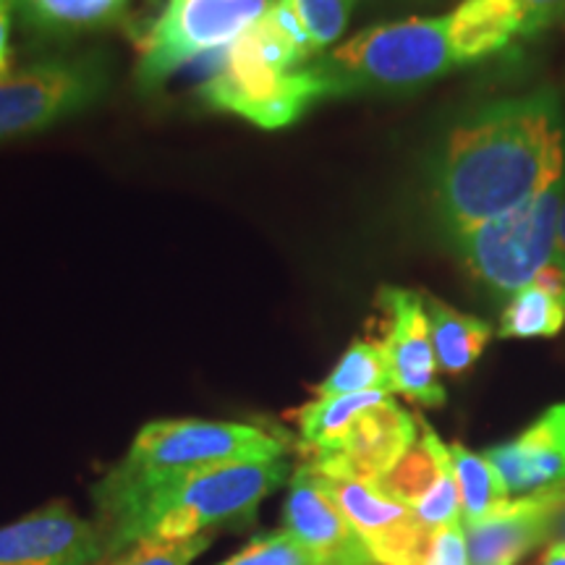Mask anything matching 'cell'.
<instances>
[{
    "instance_id": "30bf717a",
    "label": "cell",
    "mask_w": 565,
    "mask_h": 565,
    "mask_svg": "<svg viewBox=\"0 0 565 565\" xmlns=\"http://www.w3.org/2000/svg\"><path fill=\"white\" fill-rule=\"evenodd\" d=\"M377 307L387 320L383 345L393 372V391L424 408L445 406L448 395L437 374L440 366L424 309V294L385 286L377 294Z\"/></svg>"
},
{
    "instance_id": "4fadbf2b",
    "label": "cell",
    "mask_w": 565,
    "mask_h": 565,
    "mask_svg": "<svg viewBox=\"0 0 565 565\" xmlns=\"http://www.w3.org/2000/svg\"><path fill=\"white\" fill-rule=\"evenodd\" d=\"M374 484L385 494L412 508L429 534L461 524V494H458L450 448L422 416L416 443Z\"/></svg>"
},
{
    "instance_id": "52a82bcc",
    "label": "cell",
    "mask_w": 565,
    "mask_h": 565,
    "mask_svg": "<svg viewBox=\"0 0 565 565\" xmlns=\"http://www.w3.org/2000/svg\"><path fill=\"white\" fill-rule=\"evenodd\" d=\"M110 87L100 51L55 55L0 82V141L30 137L89 110Z\"/></svg>"
},
{
    "instance_id": "ba28073f",
    "label": "cell",
    "mask_w": 565,
    "mask_h": 565,
    "mask_svg": "<svg viewBox=\"0 0 565 565\" xmlns=\"http://www.w3.org/2000/svg\"><path fill=\"white\" fill-rule=\"evenodd\" d=\"M270 3L273 0H166L141 42L137 84L152 92L186 63L225 51L238 34L265 17Z\"/></svg>"
},
{
    "instance_id": "8992f818",
    "label": "cell",
    "mask_w": 565,
    "mask_h": 565,
    "mask_svg": "<svg viewBox=\"0 0 565 565\" xmlns=\"http://www.w3.org/2000/svg\"><path fill=\"white\" fill-rule=\"evenodd\" d=\"M565 175L505 215L450 238L471 278L492 296H511L553 263Z\"/></svg>"
},
{
    "instance_id": "d6986e66",
    "label": "cell",
    "mask_w": 565,
    "mask_h": 565,
    "mask_svg": "<svg viewBox=\"0 0 565 565\" xmlns=\"http://www.w3.org/2000/svg\"><path fill=\"white\" fill-rule=\"evenodd\" d=\"M424 309L429 317V333L437 366L445 374H463L475 366L490 345L494 330L490 322L479 320L475 315L458 312L437 296L424 294Z\"/></svg>"
},
{
    "instance_id": "83f0119b",
    "label": "cell",
    "mask_w": 565,
    "mask_h": 565,
    "mask_svg": "<svg viewBox=\"0 0 565 565\" xmlns=\"http://www.w3.org/2000/svg\"><path fill=\"white\" fill-rule=\"evenodd\" d=\"M524 6L526 38H536V34L547 32L557 21L565 19V0H519Z\"/></svg>"
},
{
    "instance_id": "6da1fadb",
    "label": "cell",
    "mask_w": 565,
    "mask_h": 565,
    "mask_svg": "<svg viewBox=\"0 0 565 565\" xmlns=\"http://www.w3.org/2000/svg\"><path fill=\"white\" fill-rule=\"evenodd\" d=\"M565 175V118L555 92L479 105L445 134L429 171L450 238L505 215Z\"/></svg>"
},
{
    "instance_id": "9c48e42d",
    "label": "cell",
    "mask_w": 565,
    "mask_h": 565,
    "mask_svg": "<svg viewBox=\"0 0 565 565\" xmlns=\"http://www.w3.org/2000/svg\"><path fill=\"white\" fill-rule=\"evenodd\" d=\"M317 477L362 536L374 565H427L435 534L422 526L412 508L364 479L328 477L320 471Z\"/></svg>"
},
{
    "instance_id": "3957f363",
    "label": "cell",
    "mask_w": 565,
    "mask_h": 565,
    "mask_svg": "<svg viewBox=\"0 0 565 565\" xmlns=\"http://www.w3.org/2000/svg\"><path fill=\"white\" fill-rule=\"evenodd\" d=\"M200 97L207 108L233 113L259 129H282L299 121L315 103L330 100L333 92L265 11L217 55Z\"/></svg>"
},
{
    "instance_id": "f546056e",
    "label": "cell",
    "mask_w": 565,
    "mask_h": 565,
    "mask_svg": "<svg viewBox=\"0 0 565 565\" xmlns=\"http://www.w3.org/2000/svg\"><path fill=\"white\" fill-rule=\"evenodd\" d=\"M553 263L565 270V186H563V202H561V215H557V238H555V252Z\"/></svg>"
},
{
    "instance_id": "4dcf8cb0",
    "label": "cell",
    "mask_w": 565,
    "mask_h": 565,
    "mask_svg": "<svg viewBox=\"0 0 565 565\" xmlns=\"http://www.w3.org/2000/svg\"><path fill=\"white\" fill-rule=\"evenodd\" d=\"M542 565H565V542H553L542 555Z\"/></svg>"
},
{
    "instance_id": "7402d4cb",
    "label": "cell",
    "mask_w": 565,
    "mask_h": 565,
    "mask_svg": "<svg viewBox=\"0 0 565 565\" xmlns=\"http://www.w3.org/2000/svg\"><path fill=\"white\" fill-rule=\"evenodd\" d=\"M448 448L454 458L458 494H461V521L463 526H469L503 505L511 492L484 454H475L463 443H450Z\"/></svg>"
},
{
    "instance_id": "2e32d148",
    "label": "cell",
    "mask_w": 565,
    "mask_h": 565,
    "mask_svg": "<svg viewBox=\"0 0 565 565\" xmlns=\"http://www.w3.org/2000/svg\"><path fill=\"white\" fill-rule=\"evenodd\" d=\"M511 494L565 482V401L550 406L513 440L484 450Z\"/></svg>"
},
{
    "instance_id": "d4e9b609",
    "label": "cell",
    "mask_w": 565,
    "mask_h": 565,
    "mask_svg": "<svg viewBox=\"0 0 565 565\" xmlns=\"http://www.w3.org/2000/svg\"><path fill=\"white\" fill-rule=\"evenodd\" d=\"M217 565H317L286 526L254 536L249 545Z\"/></svg>"
},
{
    "instance_id": "f1b7e54d",
    "label": "cell",
    "mask_w": 565,
    "mask_h": 565,
    "mask_svg": "<svg viewBox=\"0 0 565 565\" xmlns=\"http://www.w3.org/2000/svg\"><path fill=\"white\" fill-rule=\"evenodd\" d=\"M11 11H13V6H0V82L9 79L11 68H13Z\"/></svg>"
},
{
    "instance_id": "e0dca14e",
    "label": "cell",
    "mask_w": 565,
    "mask_h": 565,
    "mask_svg": "<svg viewBox=\"0 0 565 565\" xmlns=\"http://www.w3.org/2000/svg\"><path fill=\"white\" fill-rule=\"evenodd\" d=\"M526 13L519 0H461L448 13V42L456 66L484 61L524 34Z\"/></svg>"
},
{
    "instance_id": "9a60e30c",
    "label": "cell",
    "mask_w": 565,
    "mask_h": 565,
    "mask_svg": "<svg viewBox=\"0 0 565 565\" xmlns=\"http://www.w3.org/2000/svg\"><path fill=\"white\" fill-rule=\"evenodd\" d=\"M419 437V416L395 404L393 395L364 408L351 424L349 435L335 454L320 461H303L328 477H353L380 482L408 454Z\"/></svg>"
},
{
    "instance_id": "603a6c76",
    "label": "cell",
    "mask_w": 565,
    "mask_h": 565,
    "mask_svg": "<svg viewBox=\"0 0 565 565\" xmlns=\"http://www.w3.org/2000/svg\"><path fill=\"white\" fill-rule=\"evenodd\" d=\"M565 328V299L542 291L534 282L515 291L500 315V338H555Z\"/></svg>"
},
{
    "instance_id": "ac0fdd59",
    "label": "cell",
    "mask_w": 565,
    "mask_h": 565,
    "mask_svg": "<svg viewBox=\"0 0 565 565\" xmlns=\"http://www.w3.org/2000/svg\"><path fill=\"white\" fill-rule=\"evenodd\" d=\"M131 0H13L21 26L34 40L68 42L118 24Z\"/></svg>"
},
{
    "instance_id": "44dd1931",
    "label": "cell",
    "mask_w": 565,
    "mask_h": 565,
    "mask_svg": "<svg viewBox=\"0 0 565 565\" xmlns=\"http://www.w3.org/2000/svg\"><path fill=\"white\" fill-rule=\"evenodd\" d=\"M370 391H393V372L387 362V351L383 341L374 338H362L353 341L338 364L330 370L328 377L320 385H315L317 398H333V395H353Z\"/></svg>"
},
{
    "instance_id": "ffe728a7",
    "label": "cell",
    "mask_w": 565,
    "mask_h": 565,
    "mask_svg": "<svg viewBox=\"0 0 565 565\" xmlns=\"http://www.w3.org/2000/svg\"><path fill=\"white\" fill-rule=\"evenodd\" d=\"M391 393L370 391V393H353V395H333V398H315L303 404L294 414L296 427H299V443L303 458L309 463L320 461V458L335 454L341 443L349 435L351 424L356 416L380 401H385Z\"/></svg>"
},
{
    "instance_id": "5b68a950",
    "label": "cell",
    "mask_w": 565,
    "mask_h": 565,
    "mask_svg": "<svg viewBox=\"0 0 565 565\" xmlns=\"http://www.w3.org/2000/svg\"><path fill=\"white\" fill-rule=\"evenodd\" d=\"M286 450L282 437L254 424L158 419L139 429L129 454L108 477L118 482H152L210 466L273 461L286 458Z\"/></svg>"
},
{
    "instance_id": "8fae6325",
    "label": "cell",
    "mask_w": 565,
    "mask_h": 565,
    "mask_svg": "<svg viewBox=\"0 0 565 565\" xmlns=\"http://www.w3.org/2000/svg\"><path fill=\"white\" fill-rule=\"evenodd\" d=\"M565 511V482L515 494L484 519L463 526L469 565H515L553 540Z\"/></svg>"
},
{
    "instance_id": "7c38bea8",
    "label": "cell",
    "mask_w": 565,
    "mask_h": 565,
    "mask_svg": "<svg viewBox=\"0 0 565 565\" xmlns=\"http://www.w3.org/2000/svg\"><path fill=\"white\" fill-rule=\"evenodd\" d=\"M108 557L100 524L63 500L0 526V565H97Z\"/></svg>"
},
{
    "instance_id": "5bb4252c",
    "label": "cell",
    "mask_w": 565,
    "mask_h": 565,
    "mask_svg": "<svg viewBox=\"0 0 565 565\" xmlns=\"http://www.w3.org/2000/svg\"><path fill=\"white\" fill-rule=\"evenodd\" d=\"M282 521L317 565H374L362 536L309 463L291 475Z\"/></svg>"
},
{
    "instance_id": "277c9868",
    "label": "cell",
    "mask_w": 565,
    "mask_h": 565,
    "mask_svg": "<svg viewBox=\"0 0 565 565\" xmlns=\"http://www.w3.org/2000/svg\"><path fill=\"white\" fill-rule=\"evenodd\" d=\"M333 97L408 95L456 66L448 17H412L370 26L312 61Z\"/></svg>"
},
{
    "instance_id": "1f68e13d",
    "label": "cell",
    "mask_w": 565,
    "mask_h": 565,
    "mask_svg": "<svg viewBox=\"0 0 565 565\" xmlns=\"http://www.w3.org/2000/svg\"><path fill=\"white\" fill-rule=\"evenodd\" d=\"M553 542H565V511H563L561 519H557V526H555Z\"/></svg>"
},
{
    "instance_id": "7a4b0ae2",
    "label": "cell",
    "mask_w": 565,
    "mask_h": 565,
    "mask_svg": "<svg viewBox=\"0 0 565 565\" xmlns=\"http://www.w3.org/2000/svg\"><path fill=\"white\" fill-rule=\"evenodd\" d=\"M291 482L288 458L223 463L152 479L118 482L105 475L95 487V508L108 555L139 540H192L221 526H249L259 505Z\"/></svg>"
},
{
    "instance_id": "4316f807",
    "label": "cell",
    "mask_w": 565,
    "mask_h": 565,
    "mask_svg": "<svg viewBox=\"0 0 565 565\" xmlns=\"http://www.w3.org/2000/svg\"><path fill=\"white\" fill-rule=\"evenodd\" d=\"M427 565H469V555H466V532L461 524L448 526L435 534Z\"/></svg>"
},
{
    "instance_id": "cb8c5ba5",
    "label": "cell",
    "mask_w": 565,
    "mask_h": 565,
    "mask_svg": "<svg viewBox=\"0 0 565 565\" xmlns=\"http://www.w3.org/2000/svg\"><path fill=\"white\" fill-rule=\"evenodd\" d=\"M212 536H192V540H139L137 545L108 555L97 565H192L202 553H207Z\"/></svg>"
},
{
    "instance_id": "484cf974",
    "label": "cell",
    "mask_w": 565,
    "mask_h": 565,
    "mask_svg": "<svg viewBox=\"0 0 565 565\" xmlns=\"http://www.w3.org/2000/svg\"><path fill=\"white\" fill-rule=\"evenodd\" d=\"M294 3L301 13L317 55H322V51L335 45L349 30L351 13L359 0H294Z\"/></svg>"
},
{
    "instance_id": "d6a6232c",
    "label": "cell",
    "mask_w": 565,
    "mask_h": 565,
    "mask_svg": "<svg viewBox=\"0 0 565 565\" xmlns=\"http://www.w3.org/2000/svg\"><path fill=\"white\" fill-rule=\"evenodd\" d=\"M0 6H13V0H0Z\"/></svg>"
}]
</instances>
